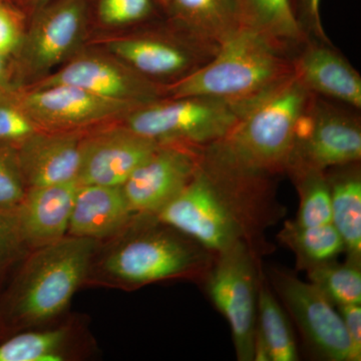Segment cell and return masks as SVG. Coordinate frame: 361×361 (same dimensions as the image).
<instances>
[{
    "label": "cell",
    "mask_w": 361,
    "mask_h": 361,
    "mask_svg": "<svg viewBox=\"0 0 361 361\" xmlns=\"http://www.w3.org/2000/svg\"><path fill=\"white\" fill-rule=\"evenodd\" d=\"M266 176L203 147L189 184L156 214L157 219L213 253L241 243L256 253L257 233L271 221L265 212L269 200Z\"/></svg>",
    "instance_id": "1"
},
{
    "label": "cell",
    "mask_w": 361,
    "mask_h": 361,
    "mask_svg": "<svg viewBox=\"0 0 361 361\" xmlns=\"http://www.w3.org/2000/svg\"><path fill=\"white\" fill-rule=\"evenodd\" d=\"M287 47L247 26L220 45L205 65L161 85L164 97L207 96L246 99L263 96L293 75Z\"/></svg>",
    "instance_id": "2"
},
{
    "label": "cell",
    "mask_w": 361,
    "mask_h": 361,
    "mask_svg": "<svg viewBox=\"0 0 361 361\" xmlns=\"http://www.w3.org/2000/svg\"><path fill=\"white\" fill-rule=\"evenodd\" d=\"M97 240L66 235L37 249L0 298V334L59 315L87 274Z\"/></svg>",
    "instance_id": "3"
},
{
    "label": "cell",
    "mask_w": 361,
    "mask_h": 361,
    "mask_svg": "<svg viewBox=\"0 0 361 361\" xmlns=\"http://www.w3.org/2000/svg\"><path fill=\"white\" fill-rule=\"evenodd\" d=\"M313 96L293 73L259 99L222 140L209 146L252 172H285L297 126Z\"/></svg>",
    "instance_id": "4"
},
{
    "label": "cell",
    "mask_w": 361,
    "mask_h": 361,
    "mask_svg": "<svg viewBox=\"0 0 361 361\" xmlns=\"http://www.w3.org/2000/svg\"><path fill=\"white\" fill-rule=\"evenodd\" d=\"M265 94L246 99L161 97L128 114L123 127L159 144L179 142L203 148L222 140Z\"/></svg>",
    "instance_id": "5"
},
{
    "label": "cell",
    "mask_w": 361,
    "mask_h": 361,
    "mask_svg": "<svg viewBox=\"0 0 361 361\" xmlns=\"http://www.w3.org/2000/svg\"><path fill=\"white\" fill-rule=\"evenodd\" d=\"M166 227L145 233L116 249L106 259V270L135 285L176 277L205 279L216 254L174 228Z\"/></svg>",
    "instance_id": "6"
},
{
    "label": "cell",
    "mask_w": 361,
    "mask_h": 361,
    "mask_svg": "<svg viewBox=\"0 0 361 361\" xmlns=\"http://www.w3.org/2000/svg\"><path fill=\"white\" fill-rule=\"evenodd\" d=\"M204 280L214 305L229 323L237 358L253 360L260 283L257 254L243 243L220 252Z\"/></svg>",
    "instance_id": "7"
},
{
    "label": "cell",
    "mask_w": 361,
    "mask_h": 361,
    "mask_svg": "<svg viewBox=\"0 0 361 361\" xmlns=\"http://www.w3.org/2000/svg\"><path fill=\"white\" fill-rule=\"evenodd\" d=\"M361 158V127L356 116L317 99L316 94L297 126L288 169L327 171Z\"/></svg>",
    "instance_id": "8"
},
{
    "label": "cell",
    "mask_w": 361,
    "mask_h": 361,
    "mask_svg": "<svg viewBox=\"0 0 361 361\" xmlns=\"http://www.w3.org/2000/svg\"><path fill=\"white\" fill-rule=\"evenodd\" d=\"M269 280L318 356L330 361H351V344L343 320L319 288L278 268H271Z\"/></svg>",
    "instance_id": "9"
},
{
    "label": "cell",
    "mask_w": 361,
    "mask_h": 361,
    "mask_svg": "<svg viewBox=\"0 0 361 361\" xmlns=\"http://www.w3.org/2000/svg\"><path fill=\"white\" fill-rule=\"evenodd\" d=\"M11 99L32 118L40 130L71 129L125 118L142 106L97 96L66 85L32 87L16 94Z\"/></svg>",
    "instance_id": "10"
},
{
    "label": "cell",
    "mask_w": 361,
    "mask_h": 361,
    "mask_svg": "<svg viewBox=\"0 0 361 361\" xmlns=\"http://www.w3.org/2000/svg\"><path fill=\"white\" fill-rule=\"evenodd\" d=\"M201 147L179 142L160 144L122 186L133 212L156 215L189 184Z\"/></svg>",
    "instance_id": "11"
},
{
    "label": "cell",
    "mask_w": 361,
    "mask_h": 361,
    "mask_svg": "<svg viewBox=\"0 0 361 361\" xmlns=\"http://www.w3.org/2000/svg\"><path fill=\"white\" fill-rule=\"evenodd\" d=\"M66 85L108 99L146 104L164 97L161 85L140 75L122 61L85 54L40 78L32 87Z\"/></svg>",
    "instance_id": "12"
},
{
    "label": "cell",
    "mask_w": 361,
    "mask_h": 361,
    "mask_svg": "<svg viewBox=\"0 0 361 361\" xmlns=\"http://www.w3.org/2000/svg\"><path fill=\"white\" fill-rule=\"evenodd\" d=\"M108 49L149 80L174 78L173 82L205 65L217 51L190 37L176 39L154 35L113 39Z\"/></svg>",
    "instance_id": "13"
},
{
    "label": "cell",
    "mask_w": 361,
    "mask_h": 361,
    "mask_svg": "<svg viewBox=\"0 0 361 361\" xmlns=\"http://www.w3.org/2000/svg\"><path fill=\"white\" fill-rule=\"evenodd\" d=\"M159 146L123 126L82 139L78 184L123 186Z\"/></svg>",
    "instance_id": "14"
},
{
    "label": "cell",
    "mask_w": 361,
    "mask_h": 361,
    "mask_svg": "<svg viewBox=\"0 0 361 361\" xmlns=\"http://www.w3.org/2000/svg\"><path fill=\"white\" fill-rule=\"evenodd\" d=\"M42 8L25 44V59L35 73H47L70 56L87 18L85 0H59Z\"/></svg>",
    "instance_id": "15"
},
{
    "label": "cell",
    "mask_w": 361,
    "mask_h": 361,
    "mask_svg": "<svg viewBox=\"0 0 361 361\" xmlns=\"http://www.w3.org/2000/svg\"><path fill=\"white\" fill-rule=\"evenodd\" d=\"M78 180L26 190L14 211L23 248H42L68 235Z\"/></svg>",
    "instance_id": "16"
},
{
    "label": "cell",
    "mask_w": 361,
    "mask_h": 361,
    "mask_svg": "<svg viewBox=\"0 0 361 361\" xmlns=\"http://www.w3.org/2000/svg\"><path fill=\"white\" fill-rule=\"evenodd\" d=\"M82 139L68 133L39 132L16 149L26 188L78 180Z\"/></svg>",
    "instance_id": "17"
},
{
    "label": "cell",
    "mask_w": 361,
    "mask_h": 361,
    "mask_svg": "<svg viewBox=\"0 0 361 361\" xmlns=\"http://www.w3.org/2000/svg\"><path fill=\"white\" fill-rule=\"evenodd\" d=\"M294 75L310 92L361 108V78L338 52L325 44H307L292 59Z\"/></svg>",
    "instance_id": "18"
},
{
    "label": "cell",
    "mask_w": 361,
    "mask_h": 361,
    "mask_svg": "<svg viewBox=\"0 0 361 361\" xmlns=\"http://www.w3.org/2000/svg\"><path fill=\"white\" fill-rule=\"evenodd\" d=\"M165 11L184 35L216 49L250 26L239 0H168Z\"/></svg>",
    "instance_id": "19"
},
{
    "label": "cell",
    "mask_w": 361,
    "mask_h": 361,
    "mask_svg": "<svg viewBox=\"0 0 361 361\" xmlns=\"http://www.w3.org/2000/svg\"><path fill=\"white\" fill-rule=\"evenodd\" d=\"M133 212L122 186L78 185L68 235L102 239L120 231Z\"/></svg>",
    "instance_id": "20"
},
{
    "label": "cell",
    "mask_w": 361,
    "mask_h": 361,
    "mask_svg": "<svg viewBox=\"0 0 361 361\" xmlns=\"http://www.w3.org/2000/svg\"><path fill=\"white\" fill-rule=\"evenodd\" d=\"M327 173L331 198V224L343 240L348 261H361V176L357 163Z\"/></svg>",
    "instance_id": "21"
},
{
    "label": "cell",
    "mask_w": 361,
    "mask_h": 361,
    "mask_svg": "<svg viewBox=\"0 0 361 361\" xmlns=\"http://www.w3.org/2000/svg\"><path fill=\"white\" fill-rule=\"evenodd\" d=\"M278 238L295 254L301 270L329 262L345 252L343 240L331 223L304 227L295 221H287Z\"/></svg>",
    "instance_id": "22"
},
{
    "label": "cell",
    "mask_w": 361,
    "mask_h": 361,
    "mask_svg": "<svg viewBox=\"0 0 361 361\" xmlns=\"http://www.w3.org/2000/svg\"><path fill=\"white\" fill-rule=\"evenodd\" d=\"M271 361L298 360V348L290 322L264 279L259 283L257 326Z\"/></svg>",
    "instance_id": "23"
},
{
    "label": "cell",
    "mask_w": 361,
    "mask_h": 361,
    "mask_svg": "<svg viewBox=\"0 0 361 361\" xmlns=\"http://www.w3.org/2000/svg\"><path fill=\"white\" fill-rule=\"evenodd\" d=\"M247 23L288 47L305 39L290 0H239Z\"/></svg>",
    "instance_id": "24"
},
{
    "label": "cell",
    "mask_w": 361,
    "mask_h": 361,
    "mask_svg": "<svg viewBox=\"0 0 361 361\" xmlns=\"http://www.w3.org/2000/svg\"><path fill=\"white\" fill-rule=\"evenodd\" d=\"M290 174L300 203L296 224L313 227L331 223V198L325 171L305 167H293L286 171Z\"/></svg>",
    "instance_id": "25"
},
{
    "label": "cell",
    "mask_w": 361,
    "mask_h": 361,
    "mask_svg": "<svg viewBox=\"0 0 361 361\" xmlns=\"http://www.w3.org/2000/svg\"><path fill=\"white\" fill-rule=\"evenodd\" d=\"M307 272L308 279L338 307L361 304L360 264L346 261L339 264L336 261L313 266Z\"/></svg>",
    "instance_id": "26"
},
{
    "label": "cell",
    "mask_w": 361,
    "mask_h": 361,
    "mask_svg": "<svg viewBox=\"0 0 361 361\" xmlns=\"http://www.w3.org/2000/svg\"><path fill=\"white\" fill-rule=\"evenodd\" d=\"M66 336L63 329L23 332L0 341V361H61Z\"/></svg>",
    "instance_id": "27"
},
{
    "label": "cell",
    "mask_w": 361,
    "mask_h": 361,
    "mask_svg": "<svg viewBox=\"0 0 361 361\" xmlns=\"http://www.w3.org/2000/svg\"><path fill=\"white\" fill-rule=\"evenodd\" d=\"M26 190L16 149L0 147V210L14 212L25 198Z\"/></svg>",
    "instance_id": "28"
},
{
    "label": "cell",
    "mask_w": 361,
    "mask_h": 361,
    "mask_svg": "<svg viewBox=\"0 0 361 361\" xmlns=\"http://www.w3.org/2000/svg\"><path fill=\"white\" fill-rule=\"evenodd\" d=\"M39 130L37 123L13 99L0 102V147L16 149Z\"/></svg>",
    "instance_id": "29"
},
{
    "label": "cell",
    "mask_w": 361,
    "mask_h": 361,
    "mask_svg": "<svg viewBox=\"0 0 361 361\" xmlns=\"http://www.w3.org/2000/svg\"><path fill=\"white\" fill-rule=\"evenodd\" d=\"M154 2V0H99L97 16L106 25H134L152 16Z\"/></svg>",
    "instance_id": "30"
},
{
    "label": "cell",
    "mask_w": 361,
    "mask_h": 361,
    "mask_svg": "<svg viewBox=\"0 0 361 361\" xmlns=\"http://www.w3.org/2000/svg\"><path fill=\"white\" fill-rule=\"evenodd\" d=\"M23 249L14 212L0 210V284Z\"/></svg>",
    "instance_id": "31"
},
{
    "label": "cell",
    "mask_w": 361,
    "mask_h": 361,
    "mask_svg": "<svg viewBox=\"0 0 361 361\" xmlns=\"http://www.w3.org/2000/svg\"><path fill=\"white\" fill-rule=\"evenodd\" d=\"M361 304L341 306L339 314L343 320L344 326L351 344V361L361 360Z\"/></svg>",
    "instance_id": "32"
},
{
    "label": "cell",
    "mask_w": 361,
    "mask_h": 361,
    "mask_svg": "<svg viewBox=\"0 0 361 361\" xmlns=\"http://www.w3.org/2000/svg\"><path fill=\"white\" fill-rule=\"evenodd\" d=\"M20 40V27L16 13L0 4V54L6 56L16 49Z\"/></svg>",
    "instance_id": "33"
},
{
    "label": "cell",
    "mask_w": 361,
    "mask_h": 361,
    "mask_svg": "<svg viewBox=\"0 0 361 361\" xmlns=\"http://www.w3.org/2000/svg\"><path fill=\"white\" fill-rule=\"evenodd\" d=\"M320 2L322 0H300L303 13L312 25L313 30L317 33L318 37H322L323 40H327L320 21Z\"/></svg>",
    "instance_id": "34"
},
{
    "label": "cell",
    "mask_w": 361,
    "mask_h": 361,
    "mask_svg": "<svg viewBox=\"0 0 361 361\" xmlns=\"http://www.w3.org/2000/svg\"><path fill=\"white\" fill-rule=\"evenodd\" d=\"M6 56L0 54V80L4 78V73H6Z\"/></svg>",
    "instance_id": "35"
},
{
    "label": "cell",
    "mask_w": 361,
    "mask_h": 361,
    "mask_svg": "<svg viewBox=\"0 0 361 361\" xmlns=\"http://www.w3.org/2000/svg\"><path fill=\"white\" fill-rule=\"evenodd\" d=\"M32 1L35 2V4H37V6H47L49 1H51V0H32Z\"/></svg>",
    "instance_id": "36"
},
{
    "label": "cell",
    "mask_w": 361,
    "mask_h": 361,
    "mask_svg": "<svg viewBox=\"0 0 361 361\" xmlns=\"http://www.w3.org/2000/svg\"><path fill=\"white\" fill-rule=\"evenodd\" d=\"M154 1L157 2V4H160L164 9H165L166 6H167L168 0H154Z\"/></svg>",
    "instance_id": "37"
},
{
    "label": "cell",
    "mask_w": 361,
    "mask_h": 361,
    "mask_svg": "<svg viewBox=\"0 0 361 361\" xmlns=\"http://www.w3.org/2000/svg\"><path fill=\"white\" fill-rule=\"evenodd\" d=\"M1 2H2L1 0H0V4H1Z\"/></svg>",
    "instance_id": "38"
},
{
    "label": "cell",
    "mask_w": 361,
    "mask_h": 361,
    "mask_svg": "<svg viewBox=\"0 0 361 361\" xmlns=\"http://www.w3.org/2000/svg\"><path fill=\"white\" fill-rule=\"evenodd\" d=\"M1 1H2V0H1Z\"/></svg>",
    "instance_id": "39"
}]
</instances>
